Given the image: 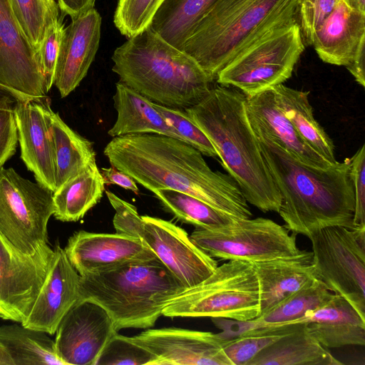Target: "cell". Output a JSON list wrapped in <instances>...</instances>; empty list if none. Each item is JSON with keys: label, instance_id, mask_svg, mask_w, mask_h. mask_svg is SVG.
I'll return each mask as SVG.
<instances>
[{"label": "cell", "instance_id": "cell-1", "mask_svg": "<svg viewBox=\"0 0 365 365\" xmlns=\"http://www.w3.org/2000/svg\"><path fill=\"white\" fill-rule=\"evenodd\" d=\"M103 153L111 166L152 192L172 189L236 218L252 216L235 180L212 170L198 150L178 138L155 133L117 136L106 145Z\"/></svg>", "mask_w": 365, "mask_h": 365}, {"label": "cell", "instance_id": "cell-2", "mask_svg": "<svg viewBox=\"0 0 365 365\" xmlns=\"http://www.w3.org/2000/svg\"><path fill=\"white\" fill-rule=\"evenodd\" d=\"M252 129L282 197L277 213L289 232L309 237L329 226L355 228L349 158L327 168H314L294 158L266 133Z\"/></svg>", "mask_w": 365, "mask_h": 365}, {"label": "cell", "instance_id": "cell-3", "mask_svg": "<svg viewBox=\"0 0 365 365\" xmlns=\"http://www.w3.org/2000/svg\"><path fill=\"white\" fill-rule=\"evenodd\" d=\"M246 98L238 89L216 86L185 110L209 138L247 202L263 212H278L282 197L247 118Z\"/></svg>", "mask_w": 365, "mask_h": 365}, {"label": "cell", "instance_id": "cell-4", "mask_svg": "<svg viewBox=\"0 0 365 365\" xmlns=\"http://www.w3.org/2000/svg\"><path fill=\"white\" fill-rule=\"evenodd\" d=\"M112 70L120 82L152 102L186 109L200 102L212 81L189 54L150 27L114 51Z\"/></svg>", "mask_w": 365, "mask_h": 365}, {"label": "cell", "instance_id": "cell-5", "mask_svg": "<svg viewBox=\"0 0 365 365\" xmlns=\"http://www.w3.org/2000/svg\"><path fill=\"white\" fill-rule=\"evenodd\" d=\"M298 0H217L182 51L213 81L238 53L270 32L297 21Z\"/></svg>", "mask_w": 365, "mask_h": 365}, {"label": "cell", "instance_id": "cell-6", "mask_svg": "<svg viewBox=\"0 0 365 365\" xmlns=\"http://www.w3.org/2000/svg\"><path fill=\"white\" fill-rule=\"evenodd\" d=\"M185 289L156 256L81 276L78 287L79 299L103 306L117 331L153 327L165 306Z\"/></svg>", "mask_w": 365, "mask_h": 365}, {"label": "cell", "instance_id": "cell-7", "mask_svg": "<svg viewBox=\"0 0 365 365\" xmlns=\"http://www.w3.org/2000/svg\"><path fill=\"white\" fill-rule=\"evenodd\" d=\"M168 317H211L239 322L260 315L258 279L252 262L231 259L186 289L163 309Z\"/></svg>", "mask_w": 365, "mask_h": 365}, {"label": "cell", "instance_id": "cell-8", "mask_svg": "<svg viewBox=\"0 0 365 365\" xmlns=\"http://www.w3.org/2000/svg\"><path fill=\"white\" fill-rule=\"evenodd\" d=\"M304 50L299 26L293 22L238 53L218 73L217 82L255 96L288 80Z\"/></svg>", "mask_w": 365, "mask_h": 365}, {"label": "cell", "instance_id": "cell-9", "mask_svg": "<svg viewBox=\"0 0 365 365\" xmlns=\"http://www.w3.org/2000/svg\"><path fill=\"white\" fill-rule=\"evenodd\" d=\"M309 238L314 277L347 300L365 319V226H329Z\"/></svg>", "mask_w": 365, "mask_h": 365}, {"label": "cell", "instance_id": "cell-10", "mask_svg": "<svg viewBox=\"0 0 365 365\" xmlns=\"http://www.w3.org/2000/svg\"><path fill=\"white\" fill-rule=\"evenodd\" d=\"M53 192L0 168V233L27 254L48 243L47 225L53 214Z\"/></svg>", "mask_w": 365, "mask_h": 365}, {"label": "cell", "instance_id": "cell-11", "mask_svg": "<svg viewBox=\"0 0 365 365\" xmlns=\"http://www.w3.org/2000/svg\"><path fill=\"white\" fill-rule=\"evenodd\" d=\"M272 220L238 219L220 230L196 228L190 240L212 257L257 262L298 254L297 235Z\"/></svg>", "mask_w": 365, "mask_h": 365}, {"label": "cell", "instance_id": "cell-12", "mask_svg": "<svg viewBox=\"0 0 365 365\" xmlns=\"http://www.w3.org/2000/svg\"><path fill=\"white\" fill-rule=\"evenodd\" d=\"M55 250L48 243L27 254L0 233V317L23 323L50 271Z\"/></svg>", "mask_w": 365, "mask_h": 365}, {"label": "cell", "instance_id": "cell-13", "mask_svg": "<svg viewBox=\"0 0 365 365\" xmlns=\"http://www.w3.org/2000/svg\"><path fill=\"white\" fill-rule=\"evenodd\" d=\"M118 332L103 306L91 299H79L56 331L57 355L64 365H95L107 342Z\"/></svg>", "mask_w": 365, "mask_h": 365}, {"label": "cell", "instance_id": "cell-14", "mask_svg": "<svg viewBox=\"0 0 365 365\" xmlns=\"http://www.w3.org/2000/svg\"><path fill=\"white\" fill-rule=\"evenodd\" d=\"M142 217L143 241L186 289L202 282L217 268V261L195 245L184 230L160 218Z\"/></svg>", "mask_w": 365, "mask_h": 365}, {"label": "cell", "instance_id": "cell-15", "mask_svg": "<svg viewBox=\"0 0 365 365\" xmlns=\"http://www.w3.org/2000/svg\"><path fill=\"white\" fill-rule=\"evenodd\" d=\"M0 83L30 97L48 92L38 52L16 19L9 0H0Z\"/></svg>", "mask_w": 365, "mask_h": 365}, {"label": "cell", "instance_id": "cell-16", "mask_svg": "<svg viewBox=\"0 0 365 365\" xmlns=\"http://www.w3.org/2000/svg\"><path fill=\"white\" fill-rule=\"evenodd\" d=\"M132 339L158 357L155 365H232L220 334L166 327L147 329Z\"/></svg>", "mask_w": 365, "mask_h": 365}, {"label": "cell", "instance_id": "cell-17", "mask_svg": "<svg viewBox=\"0 0 365 365\" xmlns=\"http://www.w3.org/2000/svg\"><path fill=\"white\" fill-rule=\"evenodd\" d=\"M101 27V17L93 7L71 19L64 28L54 77L62 98L74 91L87 75L99 48Z\"/></svg>", "mask_w": 365, "mask_h": 365}, {"label": "cell", "instance_id": "cell-18", "mask_svg": "<svg viewBox=\"0 0 365 365\" xmlns=\"http://www.w3.org/2000/svg\"><path fill=\"white\" fill-rule=\"evenodd\" d=\"M65 253L81 275L103 271L128 261L155 257L139 238L118 233L75 232L68 240Z\"/></svg>", "mask_w": 365, "mask_h": 365}, {"label": "cell", "instance_id": "cell-19", "mask_svg": "<svg viewBox=\"0 0 365 365\" xmlns=\"http://www.w3.org/2000/svg\"><path fill=\"white\" fill-rule=\"evenodd\" d=\"M54 250L50 271L29 315L21 323L49 335L56 333L64 315L79 300L81 277L68 259L64 249L56 245Z\"/></svg>", "mask_w": 365, "mask_h": 365}, {"label": "cell", "instance_id": "cell-20", "mask_svg": "<svg viewBox=\"0 0 365 365\" xmlns=\"http://www.w3.org/2000/svg\"><path fill=\"white\" fill-rule=\"evenodd\" d=\"M48 97H31L14 108L21 158L37 182L56 190L52 141L46 114Z\"/></svg>", "mask_w": 365, "mask_h": 365}, {"label": "cell", "instance_id": "cell-21", "mask_svg": "<svg viewBox=\"0 0 365 365\" xmlns=\"http://www.w3.org/2000/svg\"><path fill=\"white\" fill-rule=\"evenodd\" d=\"M365 45V14L339 0L314 34L312 45L321 60L346 67Z\"/></svg>", "mask_w": 365, "mask_h": 365}, {"label": "cell", "instance_id": "cell-22", "mask_svg": "<svg viewBox=\"0 0 365 365\" xmlns=\"http://www.w3.org/2000/svg\"><path fill=\"white\" fill-rule=\"evenodd\" d=\"M246 111L252 128L270 136L300 162L317 168H327L333 165L299 135L277 106L272 88L247 97Z\"/></svg>", "mask_w": 365, "mask_h": 365}, {"label": "cell", "instance_id": "cell-23", "mask_svg": "<svg viewBox=\"0 0 365 365\" xmlns=\"http://www.w3.org/2000/svg\"><path fill=\"white\" fill-rule=\"evenodd\" d=\"M299 322L304 323L308 332L327 349L365 344V319L337 294Z\"/></svg>", "mask_w": 365, "mask_h": 365}, {"label": "cell", "instance_id": "cell-24", "mask_svg": "<svg viewBox=\"0 0 365 365\" xmlns=\"http://www.w3.org/2000/svg\"><path fill=\"white\" fill-rule=\"evenodd\" d=\"M258 279L260 315L304 286L314 275L312 252L254 262Z\"/></svg>", "mask_w": 365, "mask_h": 365}, {"label": "cell", "instance_id": "cell-25", "mask_svg": "<svg viewBox=\"0 0 365 365\" xmlns=\"http://www.w3.org/2000/svg\"><path fill=\"white\" fill-rule=\"evenodd\" d=\"M117 118L108 134L111 137L155 133L182 138L154 103L121 82L113 97Z\"/></svg>", "mask_w": 365, "mask_h": 365}, {"label": "cell", "instance_id": "cell-26", "mask_svg": "<svg viewBox=\"0 0 365 365\" xmlns=\"http://www.w3.org/2000/svg\"><path fill=\"white\" fill-rule=\"evenodd\" d=\"M45 108L53 150L56 190L96 162V153L92 142L74 131L53 111L48 98Z\"/></svg>", "mask_w": 365, "mask_h": 365}, {"label": "cell", "instance_id": "cell-27", "mask_svg": "<svg viewBox=\"0 0 365 365\" xmlns=\"http://www.w3.org/2000/svg\"><path fill=\"white\" fill-rule=\"evenodd\" d=\"M272 89L277 106L305 143L331 164H335L337 161L334 143L314 116L309 100V92L294 89L283 83Z\"/></svg>", "mask_w": 365, "mask_h": 365}, {"label": "cell", "instance_id": "cell-28", "mask_svg": "<svg viewBox=\"0 0 365 365\" xmlns=\"http://www.w3.org/2000/svg\"><path fill=\"white\" fill-rule=\"evenodd\" d=\"M327 348L307 331L305 324L260 351L247 365H340Z\"/></svg>", "mask_w": 365, "mask_h": 365}, {"label": "cell", "instance_id": "cell-29", "mask_svg": "<svg viewBox=\"0 0 365 365\" xmlns=\"http://www.w3.org/2000/svg\"><path fill=\"white\" fill-rule=\"evenodd\" d=\"M105 182L96 162L53 192V214L58 220L76 222L94 207L105 192Z\"/></svg>", "mask_w": 365, "mask_h": 365}, {"label": "cell", "instance_id": "cell-30", "mask_svg": "<svg viewBox=\"0 0 365 365\" xmlns=\"http://www.w3.org/2000/svg\"><path fill=\"white\" fill-rule=\"evenodd\" d=\"M217 0H165L150 28L167 42L182 50L194 29Z\"/></svg>", "mask_w": 365, "mask_h": 365}, {"label": "cell", "instance_id": "cell-31", "mask_svg": "<svg viewBox=\"0 0 365 365\" xmlns=\"http://www.w3.org/2000/svg\"><path fill=\"white\" fill-rule=\"evenodd\" d=\"M46 332L19 324L0 327V343L14 365H64Z\"/></svg>", "mask_w": 365, "mask_h": 365}, {"label": "cell", "instance_id": "cell-32", "mask_svg": "<svg viewBox=\"0 0 365 365\" xmlns=\"http://www.w3.org/2000/svg\"><path fill=\"white\" fill-rule=\"evenodd\" d=\"M334 294L322 281L314 278L255 319L242 322L247 325H244L240 331L299 322L309 312L329 302Z\"/></svg>", "mask_w": 365, "mask_h": 365}, {"label": "cell", "instance_id": "cell-33", "mask_svg": "<svg viewBox=\"0 0 365 365\" xmlns=\"http://www.w3.org/2000/svg\"><path fill=\"white\" fill-rule=\"evenodd\" d=\"M153 192L177 219L196 228L220 230L232 226L238 220L187 193L168 188Z\"/></svg>", "mask_w": 365, "mask_h": 365}, {"label": "cell", "instance_id": "cell-34", "mask_svg": "<svg viewBox=\"0 0 365 365\" xmlns=\"http://www.w3.org/2000/svg\"><path fill=\"white\" fill-rule=\"evenodd\" d=\"M13 14L26 37L38 52L48 30L61 17L55 0H9Z\"/></svg>", "mask_w": 365, "mask_h": 365}, {"label": "cell", "instance_id": "cell-35", "mask_svg": "<svg viewBox=\"0 0 365 365\" xmlns=\"http://www.w3.org/2000/svg\"><path fill=\"white\" fill-rule=\"evenodd\" d=\"M165 0H118L114 13L115 27L127 38L148 28Z\"/></svg>", "mask_w": 365, "mask_h": 365}, {"label": "cell", "instance_id": "cell-36", "mask_svg": "<svg viewBox=\"0 0 365 365\" xmlns=\"http://www.w3.org/2000/svg\"><path fill=\"white\" fill-rule=\"evenodd\" d=\"M158 357L132 337L115 334L107 342L95 365H155Z\"/></svg>", "mask_w": 365, "mask_h": 365}, {"label": "cell", "instance_id": "cell-37", "mask_svg": "<svg viewBox=\"0 0 365 365\" xmlns=\"http://www.w3.org/2000/svg\"><path fill=\"white\" fill-rule=\"evenodd\" d=\"M154 105L183 141L198 150L202 155L212 158L217 157V152L209 138L192 121L185 109L165 107L155 103Z\"/></svg>", "mask_w": 365, "mask_h": 365}, {"label": "cell", "instance_id": "cell-38", "mask_svg": "<svg viewBox=\"0 0 365 365\" xmlns=\"http://www.w3.org/2000/svg\"><path fill=\"white\" fill-rule=\"evenodd\" d=\"M339 0H298L297 22L304 43L311 46L314 33L333 11Z\"/></svg>", "mask_w": 365, "mask_h": 365}, {"label": "cell", "instance_id": "cell-39", "mask_svg": "<svg viewBox=\"0 0 365 365\" xmlns=\"http://www.w3.org/2000/svg\"><path fill=\"white\" fill-rule=\"evenodd\" d=\"M282 336L268 334H238L235 338H224L222 348L232 365H247L264 348Z\"/></svg>", "mask_w": 365, "mask_h": 365}, {"label": "cell", "instance_id": "cell-40", "mask_svg": "<svg viewBox=\"0 0 365 365\" xmlns=\"http://www.w3.org/2000/svg\"><path fill=\"white\" fill-rule=\"evenodd\" d=\"M106 194L115 212L113 220L115 232L143 240L144 220L136 207L110 191L106 190Z\"/></svg>", "mask_w": 365, "mask_h": 365}, {"label": "cell", "instance_id": "cell-41", "mask_svg": "<svg viewBox=\"0 0 365 365\" xmlns=\"http://www.w3.org/2000/svg\"><path fill=\"white\" fill-rule=\"evenodd\" d=\"M63 18L64 16L61 14L58 21L47 32L38 51L40 66L48 91L54 84L56 62L65 28Z\"/></svg>", "mask_w": 365, "mask_h": 365}, {"label": "cell", "instance_id": "cell-42", "mask_svg": "<svg viewBox=\"0 0 365 365\" xmlns=\"http://www.w3.org/2000/svg\"><path fill=\"white\" fill-rule=\"evenodd\" d=\"M349 175L352 182L355 205L354 227L365 226V145L349 158Z\"/></svg>", "mask_w": 365, "mask_h": 365}, {"label": "cell", "instance_id": "cell-43", "mask_svg": "<svg viewBox=\"0 0 365 365\" xmlns=\"http://www.w3.org/2000/svg\"><path fill=\"white\" fill-rule=\"evenodd\" d=\"M18 141L14 110L0 108V168L14 155Z\"/></svg>", "mask_w": 365, "mask_h": 365}, {"label": "cell", "instance_id": "cell-44", "mask_svg": "<svg viewBox=\"0 0 365 365\" xmlns=\"http://www.w3.org/2000/svg\"><path fill=\"white\" fill-rule=\"evenodd\" d=\"M101 173L105 185H116L136 194L138 193L139 189L133 178L114 167L102 168Z\"/></svg>", "mask_w": 365, "mask_h": 365}, {"label": "cell", "instance_id": "cell-45", "mask_svg": "<svg viewBox=\"0 0 365 365\" xmlns=\"http://www.w3.org/2000/svg\"><path fill=\"white\" fill-rule=\"evenodd\" d=\"M365 45L361 46L353 61L346 68L355 81L362 87L365 86Z\"/></svg>", "mask_w": 365, "mask_h": 365}, {"label": "cell", "instance_id": "cell-46", "mask_svg": "<svg viewBox=\"0 0 365 365\" xmlns=\"http://www.w3.org/2000/svg\"><path fill=\"white\" fill-rule=\"evenodd\" d=\"M30 96H25L0 83V108L14 110L22 101Z\"/></svg>", "mask_w": 365, "mask_h": 365}, {"label": "cell", "instance_id": "cell-47", "mask_svg": "<svg viewBox=\"0 0 365 365\" xmlns=\"http://www.w3.org/2000/svg\"><path fill=\"white\" fill-rule=\"evenodd\" d=\"M61 15H68L71 19L76 18L81 13L91 9L87 0H58Z\"/></svg>", "mask_w": 365, "mask_h": 365}, {"label": "cell", "instance_id": "cell-48", "mask_svg": "<svg viewBox=\"0 0 365 365\" xmlns=\"http://www.w3.org/2000/svg\"><path fill=\"white\" fill-rule=\"evenodd\" d=\"M350 7L365 14V0H344Z\"/></svg>", "mask_w": 365, "mask_h": 365}, {"label": "cell", "instance_id": "cell-49", "mask_svg": "<svg viewBox=\"0 0 365 365\" xmlns=\"http://www.w3.org/2000/svg\"><path fill=\"white\" fill-rule=\"evenodd\" d=\"M87 1L91 8L94 7L96 0H87Z\"/></svg>", "mask_w": 365, "mask_h": 365}]
</instances>
